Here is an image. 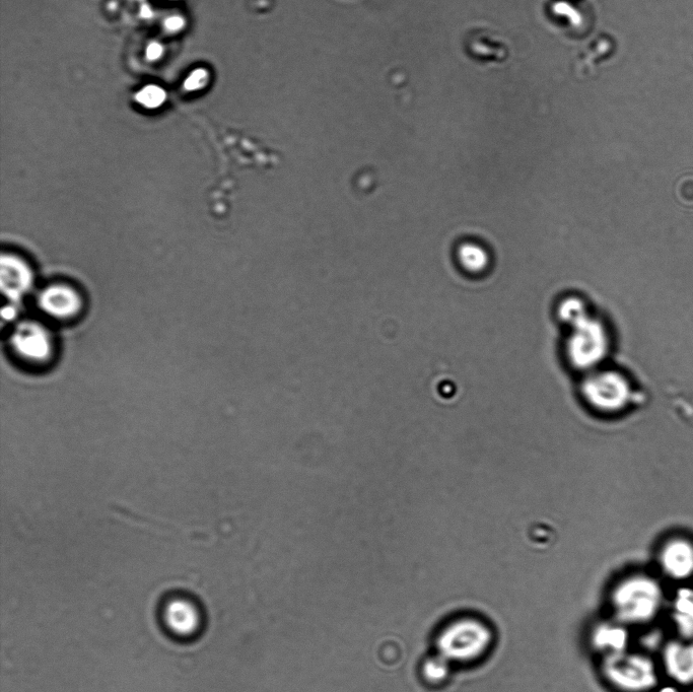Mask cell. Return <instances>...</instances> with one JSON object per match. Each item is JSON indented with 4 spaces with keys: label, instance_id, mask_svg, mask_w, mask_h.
Masks as SVG:
<instances>
[{
    "label": "cell",
    "instance_id": "cell-1",
    "mask_svg": "<svg viewBox=\"0 0 693 692\" xmlns=\"http://www.w3.org/2000/svg\"><path fill=\"white\" fill-rule=\"evenodd\" d=\"M569 327L565 356L570 366L584 375L601 368L610 353L611 339L607 326L589 313Z\"/></svg>",
    "mask_w": 693,
    "mask_h": 692
},
{
    "label": "cell",
    "instance_id": "cell-2",
    "mask_svg": "<svg viewBox=\"0 0 693 692\" xmlns=\"http://www.w3.org/2000/svg\"><path fill=\"white\" fill-rule=\"evenodd\" d=\"M662 590L650 577L634 576L621 582L612 594L616 617L627 624H644L661 608Z\"/></svg>",
    "mask_w": 693,
    "mask_h": 692
},
{
    "label": "cell",
    "instance_id": "cell-3",
    "mask_svg": "<svg viewBox=\"0 0 693 692\" xmlns=\"http://www.w3.org/2000/svg\"><path fill=\"white\" fill-rule=\"evenodd\" d=\"M581 395L594 411L614 415L629 406L633 389L629 379L622 373L599 368L584 376Z\"/></svg>",
    "mask_w": 693,
    "mask_h": 692
},
{
    "label": "cell",
    "instance_id": "cell-4",
    "mask_svg": "<svg viewBox=\"0 0 693 692\" xmlns=\"http://www.w3.org/2000/svg\"><path fill=\"white\" fill-rule=\"evenodd\" d=\"M492 634L487 626L475 619L455 621L441 635L439 649L448 661L467 662L488 650Z\"/></svg>",
    "mask_w": 693,
    "mask_h": 692
},
{
    "label": "cell",
    "instance_id": "cell-5",
    "mask_svg": "<svg viewBox=\"0 0 693 692\" xmlns=\"http://www.w3.org/2000/svg\"><path fill=\"white\" fill-rule=\"evenodd\" d=\"M604 673L617 688L628 692H643L657 683L656 669L651 659L642 655L620 652L609 655Z\"/></svg>",
    "mask_w": 693,
    "mask_h": 692
},
{
    "label": "cell",
    "instance_id": "cell-6",
    "mask_svg": "<svg viewBox=\"0 0 693 692\" xmlns=\"http://www.w3.org/2000/svg\"><path fill=\"white\" fill-rule=\"evenodd\" d=\"M11 343L16 355L31 365L47 363L53 353L50 334L42 325L34 322L20 324Z\"/></svg>",
    "mask_w": 693,
    "mask_h": 692
},
{
    "label": "cell",
    "instance_id": "cell-7",
    "mask_svg": "<svg viewBox=\"0 0 693 692\" xmlns=\"http://www.w3.org/2000/svg\"><path fill=\"white\" fill-rule=\"evenodd\" d=\"M0 285L11 302H19L33 285V273L27 263L14 255H4L0 261Z\"/></svg>",
    "mask_w": 693,
    "mask_h": 692
},
{
    "label": "cell",
    "instance_id": "cell-8",
    "mask_svg": "<svg viewBox=\"0 0 693 692\" xmlns=\"http://www.w3.org/2000/svg\"><path fill=\"white\" fill-rule=\"evenodd\" d=\"M660 564L675 580L689 578L693 575V544L682 538L670 540L661 551Z\"/></svg>",
    "mask_w": 693,
    "mask_h": 692
},
{
    "label": "cell",
    "instance_id": "cell-9",
    "mask_svg": "<svg viewBox=\"0 0 693 692\" xmlns=\"http://www.w3.org/2000/svg\"><path fill=\"white\" fill-rule=\"evenodd\" d=\"M40 308L48 315L66 319L76 316L82 308V299L73 288L55 285L40 295Z\"/></svg>",
    "mask_w": 693,
    "mask_h": 692
},
{
    "label": "cell",
    "instance_id": "cell-10",
    "mask_svg": "<svg viewBox=\"0 0 693 692\" xmlns=\"http://www.w3.org/2000/svg\"><path fill=\"white\" fill-rule=\"evenodd\" d=\"M667 673L682 684L693 683V644L671 643L664 651Z\"/></svg>",
    "mask_w": 693,
    "mask_h": 692
},
{
    "label": "cell",
    "instance_id": "cell-11",
    "mask_svg": "<svg viewBox=\"0 0 693 692\" xmlns=\"http://www.w3.org/2000/svg\"><path fill=\"white\" fill-rule=\"evenodd\" d=\"M165 618L168 627L179 636L192 635L199 625L197 610L185 600L171 602L166 609Z\"/></svg>",
    "mask_w": 693,
    "mask_h": 692
},
{
    "label": "cell",
    "instance_id": "cell-12",
    "mask_svg": "<svg viewBox=\"0 0 693 692\" xmlns=\"http://www.w3.org/2000/svg\"><path fill=\"white\" fill-rule=\"evenodd\" d=\"M456 259L459 266L471 275L487 271L491 265V255L487 248L476 242H464L457 247Z\"/></svg>",
    "mask_w": 693,
    "mask_h": 692
},
{
    "label": "cell",
    "instance_id": "cell-13",
    "mask_svg": "<svg viewBox=\"0 0 693 692\" xmlns=\"http://www.w3.org/2000/svg\"><path fill=\"white\" fill-rule=\"evenodd\" d=\"M627 636L625 631L614 626H601L594 636V644L609 655L623 652Z\"/></svg>",
    "mask_w": 693,
    "mask_h": 692
},
{
    "label": "cell",
    "instance_id": "cell-14",
    "mask_svg": "<svg viewBox=\"0 0 693 692\" xmlns=\"http://www.w3.org/2000/svg\"><path fill=\"white\" fill-rule=\"evenodd\" d=\"M590 313L587 303L576 296L563 299L557 308V316L562 323L570 326Z\"/></svg>",
    "mask_w": 693,
    "mask_h": 692
},
{
    "label": "cell",
    "instance_id": "cell-15",
    "mask_svg": "<svg viewBox=\"0 0 693 692\" xmlns=\"http://www.w3.org/2000/svg\"><path fill=\"white\" fill-rule=\"evenodd\" d=\"M676 609L679 629L685 635H693V592L680 594Z\"/></svg>",
    "mask_w": 693,
    "mask_h": 692
},
{
    "label": "cell",
    "instance_id": "cell-16",
    "mask_svg": "<svg viewBox=\"0 0 693 692\" xmlns=\"http://www.w3.org/2000/svg\"><path fill=\"white\" fill-rule=\"evenodd\" d=\"M135 99L147 109H158L166 102L167 94L161 87L150 85L138 92Z\"/></svg>",
    "mask_w": 693,
    "mask_h": 692
},
{
    "label": "cell",
    "instance_id": "cell-17",
    "mask_svg": "<svg viewBox=\"0 0 693 692\" xmlns=\"http://www.w3.org/2000/svg\"><path fill=\"white\" fill-rule=\"evenodd\" d=\"M210 73L205 68H196L184 82V90L187 92H199L210 83Z\"/></svg>",
    "mask_w": 693,
    "mask_h": 692
},
{
    "label": "cell",
    "instance_id": "cell-18",
    "mask_svg": "<svg viewBox=\"0 0 693 692\" xmlns=\"http://www.w3.org/2000/svg\"><path fill=\"white\" fill-rule=\"evenodd\" d=\"M165 27L170 33H178L185 27V21L176 15L166 20Z\"/></svg>",
    "mask_w": 693,
    "mask_h": 692
},
{
    "label": "cell",
    "instance_id": "cell-19",
    "mask_svg": "<svg viewBox=\"0 0 693 692\" xmlns=\"http://www.w3.org/2000/svg\"><path fill=\"white\" fill-rule=\"evenodd\" d=\"M164 54V47L157 42L151 43L147 48V58L150 61L159 60Z\"/></svg>",
    "mask_w": 693,
    "mask_h": 692
}]
</instances>
